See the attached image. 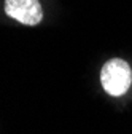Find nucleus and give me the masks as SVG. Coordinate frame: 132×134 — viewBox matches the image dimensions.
<instances>
[{"label": "nucleus", "instance_id": "1", "mask_svg": "<svg viewBox=\"0 0 132 134\" xmlns=\"http://www.w3.org/2000/svg\"><path fill=\"white\" fill-rule=\"evenodd\" d=\"M100 83L111 96H123L132 85L130 65L119 58L110 59L100 70Z\"/></svg>", "mask_w": 132, "mask_h": 134}, {"label": "nucleus", "instance_id": "2", "mask_svg": "<svg viewBox=\"0 0 132 134\" xmlns=\"http://www.w3.org/2000/svg\"><path fill=\"white\" fill-rule=\"evenodd\" d=\"M5 13L26 26H35L43 19V10L38 0H5Z\"/></svg>", "mask_w": 132, "mask_h": 134}]
</instances>
